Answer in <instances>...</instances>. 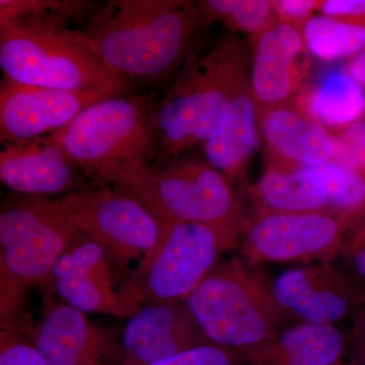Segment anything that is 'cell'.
<instances>
[{"label": "cell", "instance_id": "6da1fadb", "mask_svg": "<svg viewBox=\"0 0 365 365\" xmlns=\"http://www.w3.org/2000/svg\"><path fill=\"white\" fill-rule=\"evenodd\" d=\"M204 26L195 2L108 0L93 7L78 31L117 78L153 86L174 78L196 52Z\"/></svg>", "mask_w": 365, "mask_h": 365}, {"label": "cell", "instance_id": "7a4b0ae2", "mask_svg": "<svg viewBox=\"0 0 365 365\" xmlns=\"http://www.w3.org/2000/svg\"><path fill=\"white\" fill-rule=\"evenodd\" d=\"M0 68L21 85L125 95L133 85L106 68L78 29L56 14L0 23Z\"/></svg>", "mask_w": 365, "mask_h": 365}, {"label": "cell", "instance_id": "3957f363", "mask_svg": "<svg viewBox=\"0 0 365 365\" xmlns=\"http://www.w3.org/2000/svg\"><path fill=\"white\" fill-rule=\"evenodd\" d=\"M251 60L250 45L227 32L207 52H195L175 74L153 107L158 145L155 163L176 160L187 148L205 143L215 133L230 90L242 67Z\"/></svg>", "mask_w": 365, "mask_h": 365}, {"label": "cell", "instance_id": "277c9868", "mask_svg": "<svg viewBox=\"0 0 365 365\" xmlns=\"http://www.w3.org/2000/svg\"><path fill=\"white\" fill-rule=\"evenodd\" d=\"M78 230L49 199H9L0 211V331L26 336L34 327L26 292L47 281Z\"/></svg>", "mask_w": 365, "mask_h": 365}, {"label": "cell", "instance_id": "5b68a950", "mask_svg": "<svg viewBox=\"0 0 365 365\" xmlns=\"http://www.w3.org/2000/svg\"><path fill=\"white\" fill-rule=\"evenodd\" d=\"M153 107L143 96L103 98L52 134L86 178L114 185L157 162Z\"/></svg>", "mask_w": 365, "mask_h": 365}, {"label": "cell", "instance_id": "8992f818", "mask_svg": "<svg viewBox=\"0 0 365 365\" xmlns=\"http://www.w3.org/2000/svg\"><path fill=\"white\" fill-rule=\"evenodd\" d=\"M206 337L240 352L292 325L271 281L245 261L218 263L185 299Z\"/></svg>", "mask_w": 365, "mask_h": 365}, {"label": "cell", "instance_id": "52a82bcc", "mask_svg": "<svg viewBox=\"0 0 365 365\" xmlns=\"http://www.w3.org/2000/svg\"><path fill=\"white\" fill-rule=\"evenodd\" d=\"M113 186L136 196L167 228L198 223L240 240L249 216L234 185L207 162L176 158L155 163Z\"/></svg>", "mask_w": 365, "mask_h": 365}, {"label": "cell", "instance_id": "ba28073f", "mask_svg": "<svg viewBox=\"0 0 365 365\" xmlns=\"http://www.w3.org/2000/svg\"><path fill=\"white\" fill-rule=\"evenodd\" d=\"M49 200L78 232L100 245L127 277L143 283L168 230L143 201L108 184Z\"/></svg>", "mask_w": 365, "mask_h": 365}, {"label": "cell", "instance_id": "9c48e42d", "mask_svg": "<svg viewBox=\"0 0 365 365\" xmlns=\"http://www.w3.org/2000/svg\"><path fill=\"white\" fill-rule=\"evenodd\" d=\"M42 287L49 289L46 294H57L85 314L130 318L145 304L141 284L127 277L100 245L81 232Z\"/></svg>", "mask_w": 365, "mask_h": 365}, {"label": "cell", "instance_id": "30bf717a", "mask_svg": "<svg viewBox=\"0 0 365 365\" xmlns=\"http://www.w3.org/2000/svg\"><path fill=\"white\" fill-rule=\"evenodd\" d=\"M351 227L326 211L248 216L240 252L251 265L265 262L332 264Z\"/></svg>", "mask_w": 365, "mask_h": 365}, {"label": "cell", "instance_id": "8fae6325", "mask_svg": "<svg viewBox=\"0 0 365 365\" xmlns=\"http://www.w3.org/2000/svg\"><path fill=\"white\" fill-rule=\"evenodd\" d=\"M240 240L209 225L176 223L165 240L141 283L145 302L185 300L215 267L223 252Z\"/></svg>", "mask_w": 365, "mask_h": 365}, {"label": "cell", "instance_id": "7c38bea8", "mask_svg": "<svg viewBox=\"0 0 365 365\" xmlns=\"http://www.w3.org/2000/svg\"><path fill=\"white\" fill-rule=\"evenodd\" d=\"M271 289L292 323L340 326L365 304V287L333 264L287 269Z\"/></svg>", "mask_w": 365, "mask_h": 365}, {"label": "cell", "instance_id": "4fadbf2b", "mask_svg": "<svg viewBox=\"0 0 365 365\" xmlns=\"http://www.w3.org/2000/svg\"><path fill=\"white\" fill-rule=\"evenodd\" d=\"M49 365H121L122 334L46 294L42 319L26 335Z\"/></svg>", "mask_w": 365, "mask_h": 365}, {"label": "cell", "instance_id": "5bb4252c", "mask_svg": "<svg viewBox=\"0 0 365 365\" xmlns=\"http://www.w3.org/2000/svg\"><path fill=\"white\" fill-rule=\"evenodd\" d=\"M114 97L96 91L58 90L21 85L2 78L0 140H29L66 128L88 106Z\"/></svg>", "mask_w": 365, "mask_h": 365}, {"label": "cell", "instance_id": "9a60e30c", "mask_svg": "<svg viewBox=\"0 0 365 365\" xmlns=\"http://www.w3.org/2000/svg\"><path fill=\"white\" fill-rule=\"evenodd\" d=\"M251 83L257 107L288 104L307 86L309 61L302 32L274 24L250 40Z\"/></svg>", "mask_w": 365, "mask_h": 365}, {"label": "cell", "instance_id": "2e32d148", "mask_svg": "<svg viewBox=\"0 0 365 365\" xmlns=\"http://www.w3.org/2000/svg\"><path fill=\"white\" fill-rule=\"evenodd\" d=\"M121 342V365H151L212 343L185 300L145 302L129 318Z\"/></svg>", "mask_w": 365, "mask_h": 365}, {"label": "cell", "instance_id": "e0dca14e", "mask_svg": "<svg viewBox=\"0 0 365 365\" xmlns=\"http://www.w3.org/2000/svg\"><path fill=\"white\" fill-rule=\"evenodd\" d=\"M4 145L0 180L7 188L24 196L43 198L74 191L86 177L53 134Z\"/></svg>", "mask_w": 365, "mask_h": 365}, {"label": "cell", "instance_id": "ac0fdd59", "mask_svg": "<svg viewBox=\"0 0 365 365\" xmlns=\"http://www.w3.org/2000/svg\"><path fill=\"white\" fill-rule=\"evenodd\" d=\"M258 107L251 83V60L234 81L227 107L212 136L203 144L209 165L230 184L246 176L250 160L258 144Z\"/></svg>", "mask_w": 365, "mask_h": 365}, {"label": "cell", "instance_id": "d6986e66", "mask_svg": "<svg viewBox=\"0 0 365 365\" xmlns=\"http://www.w3.org/2000/svg\"><path fill=\"white\" fill-rule=\"evenodd\" d=\"M257 127L266 163L319 167L332 162L333 134L292 103L258 108Z\"/></svg>", "mask_w": 365, "mask_h": 365}, {"label": "cell", "instance_id": "ffe728a7", "mask_svg": "<svg viewBox=\"0 0 365 365\" xmlns=\"http://www.w3.org/2000/svg\"><path fill=\"white\" fill-rule=\"evenodd\" d=\"M349 346L340 326L297 323L237 352L248 365H334Z\"/></svg>", "mask_w": 365, "mask_h": 365}, {"label": "cell", "instance_id": "44dd1931", "mask_svg": "<svg viewBox=\"0 0 365 365\" xmlns=\"http://www.w3.org/2000/svg\"><path fill=\"white\" fill-rule=\"evenodd\" d=\"M248 195L252 215L319 212L327 210L328 182L316 167L266 163Z\"/></svg>", "mask_w": 365, "mask_h": 365}, {"label": "cell", "instance_id": "7402d4cb", "mask_svg": "<svg viewBox=\"0 0 365 365\" xmlns=\"http://www.w3.org/2000/svg\"><path fill=\"white\" fill-rule=\"evenodd\" d=\"M292 103L332 134L365 118V91L345 69L307 83Z\"/></svg>", "mask_w": 365, "mask_h": 365}, {"label": "cell", "instance_id": "603a6c76", "mask_svg": "<svg viewBox=\"0 0 365 365\" xmlns=\"http://www.w3.org/2000/svg\"><path fill=\"white\" fill-rule=\"evenodd\" d=\"M195 6L205 26L220 23L237 35L253 37L278 21L267 0H203L196 1Z\"/></svg>", "mask_w": 365, "mask_h": 365}, {"label": "cell", "instance_id": "cb8c5ba5", "mask_svg": "<svg viewBox=\"0 0 365 365\" xmlns=\"http://www.w3.org/2000/svg\"><path fill=\"white\" fill-rule=\"evenodd\" d=\"M302 38L307 52L324 62H334L355 56L365 47V29L314 16L304 26Z\"/></svg>", "mask_w": 365, "mask_h": 365}, {"label": "cell", "instance_id": "d4e9b609", "mask_svg": "<svg viewBox=\"0 0 365 365\" xmlns=\"http://www.w3.org/2000/svg\"><path fill=\"white\" fill-rule=\"evenodd\" d=\"M328 182L327 212L354 227L365 218V172L340 163L316 167Z\"/></svg>", "mask_w": 365, "mask_h": 365}, {"label": "cell", "instance_id": "484cf974", "mask_svg": "<svg viewBox=\"0 0 365 365\" xmlns=\"http://www.w3.org/2000/svg\"><path fill=\"white\" fill-rule=\"evenodd\" d=\"M93 6L88 1H55V0H0V23L21 16L56 14L67 21L86 20Z\"/></svg>", "mask_w": 365, "mask_h": 365}, {"label": "cell", "instance_id": "4316f807", "mask_svg": "<svg viewBox=\"0 0 365 365\" xmlns=\"http://www.w3.org/2000/svg\"><path fill=\"white\" fill-rule=\"evenodd\" d=\"M332 162L365 172V118L333 133Z\"/></svg>", "mask_w": 365, "mask_h": 365}, {"label": "cell", "instance_id": "83f0119b", "mask_svg": "<svg viewBox=\"0 0 365 365\" xmlns=\"http://www.w3.org/2000/svg\"><path fill=\"white\" fill-rule=\"evenodd\" d=\"M151 365H248L230 348L209 343Z\"/></svg>", "mask_w": 365, "mask_h": 365}, {"label": "cell", "instance_id": "f1b7e54d", "mask_svg": "<svg viewBox=\"0 0 365 365\" xmlns=\"http://www.w3.org/2000/svg\"><path fill=\"white\" fill-rule=\"evenodd\" d=\"M0 365H49L26 336L0 331Z\"/></svg>", "mask_w": 365, "mask_h": 365}, {"label": "cell", "instance_id": "f546056e", "mask_svg": "<svg viewBox=\"0 0 365 365\" xmlns=\"http://www.w3.org/2000/svg\"><path fill=\"white\" fill-rule=\"evenodd\" d=\"M339 258L345 272L365 287V218L346 235Z\"/></svg>", "mask_w": 365, "mask_h": 365}, {"label": "cell", "instance_id": "4dcf8cb0", "mask_svg": "<svg viewBox=\"0 0 365 365\" xmlns=\"http://www.w3.org/2000/svg\"><path fill=\"white\" fill-rule=\"evenodd\" d=\"M274 13L278 21L287 24L302 32L307 21L313 18L314 11H319V0H274Z\"/></svg>", "mask_w": 365, "mask_h": 365}, {"label": "cell", "instance_id": "1f68e13d", "mask_svg": "<svg viewBox=\"0 0 365 365\" xmlns=\"http://www.w3.org/2000/svg\"><path fill=\"white\" fill-rule=\"evenodd\" d=\"M323 16L365 29V0H326L319 9Z\"/></svg>", "mask_w": 365, "mask_h": 365}, {"label": "cell", "instance_id": "d6a6232c", "mask_svg": "<svg viewBox=\"0 0 365 365\" xmlns=\"http://www.w3.org/2000/svg\"><path fill=\"white\" fill-rule=\"evenodd\" d=\"M350 322L349 346L354 350L355 359L365 365V304L360 307Z\"/></svg>", "mask_w": 365, "mask_h": 365}, {"label": "cell", "instance_id": "836d02e7", "mask_svg": "<svg viewBox=\"0 0 365 365\" xmlns=\"http://www.w3.org/2000/svg\"><path fill=\"white\" fill-rule=\"evenodd\" d=\"M345 71L365 91V47L346 64Z\"/></svg>", "mask_w": 365, "mask_h": 365}, {"label": "cell", "instance_id": "e575fe53", "mask_svg": "<svg viewBox=\"0 0 365 365\" xmlns=\"http://www.w3.org/2000/svg\"><path fill=\"white\" fill-rule=\"evenodd\" d=\"M334 365H364L360 364L359 361H357L356 359L350 360V361H344V360H341V361L337 362V364Z\"/></svg>", "mask_w": 365, "mask_h": 365}]
</instances>
